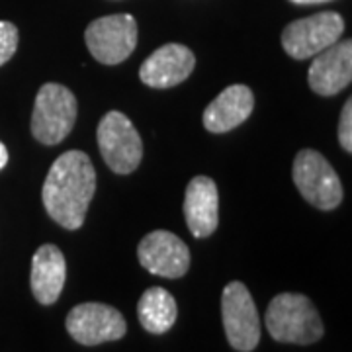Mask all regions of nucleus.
Masks as SVG:
<instances>
[{
    "label": "nucleus",
    "mask_w": 352,
    "mask_h": 352,
    "mask_svg": "<svg viewBox=\"0 0 352 352\" xmlns=\"http://www.w3.org/2000/svg\"><path fill=\"white\" fill-rule=\"evenodd\" d=\"M96 192V170L87 153L71 151L57 157L45 176L41 200L50 217L69 231L80 229Z\"/></svg>",
    "instance_id": "1"
},
{
    "label": "nucleus",
    "mask_w": 352,
    "mask_h": 352,
    "mask_svg": "<svg viewBox=\"0 0 352 352\" xmlns=\"http://www.w3.org/2000/svg\"><path fill=\"white\" fill-rule=\"evenodd\" d=\"M266 329L276 342L314 344L323 337V321L303 294H278L266 309Z\"/></svg>",
    "instance_id": "2"
},
{
    "label": "nucleus",
    "mask_w": 352,
    "mask_h": 352,
    "mask_svg": "<svg viewBox=\"0 0 352 352\" xmlns=\"http://www.w3.org/2000/svg\"><path fill=\"white\" fill-rule=\"evenodd\" d=\"M76 122L75 94L63 85L45 82L38 90L32 112V135L41 145H59Z\"/></svg>",
    "instance_id": "3"
},
{
    "label": "nucleus",
    "mask_w": 352,
    "mask_h": 352,
    "mask_svg": "<svg viewBox=\"0 0 352 352\" xmlns=\"http://www.w3.org/2000/svg\"><path fill=\"white\" fill-rule=\"evenodd\" d=\"M292 178L303 200L317 210L333 212L342 201V184L337 170L319 151L302 149L294 159Z\"/></svg>",
    "instance_id": "4"
},
{
    "label": "nucleus",
    "mask_w": 352,
    "mask_h": 352,
    "mask_svg": "<svg viewBox=\"0 0 352 352\" xmlns=\"http://www.w3.org/2000/svg\"><path fill=\"white\" fill-rule=\"evenodd\" d=\"M104 163L116 175H131L143 159V143L131 120L122 112H108L96 131Z\"/></svg>",
    "instance_id": "5"
},
{
    "label": "nucleus",
    "mask_w": 352,
    "mask_h": 352,
    "mask_svg": "<svg viewBox=\"0 0 352 352\" xmlns=\"http://www.w3.org/2000/svg\"><path fill=\"white\" fill-rule=\"evenodd\" d=\"M85 41L98 63H124L138 47V22L131 14L104 16L88 24Z\"/></svg>",
    "instance_id": "6"
},
{
    "label": "nucleus",
    "mask_w": 352,
    "mask_h": 352,
    "mask_svg": "<svg viewBox=\"0 0 352 352\" xmlns=\"http://www.w3.org/2000/svg\"><path fill=\"white\" fill-rule=\"evenodd\" d=\"M344 34V20L337 12H319L284 28L280 41L292 59H311L337 43Z\"/></svg>",
    "instance_id": "7"
},
{
    "label": "nucleus",
    "mask_w": 352,
    "mask_h": 352,
    "mask_svg": "<svg viewBox=\"0 0 352 352\" xmlns=\"http://www.w3.org/2000/svg\"><path fill=\"white\" fill-rule=\"evenodd\" d=\"M221 317L229 344L239 352H252L261 340V317L251 292L243 282H229L221 296Z\"/></svg>",
    "instance_id": "8"
},
{
    "label": "nucleus",
    "mask_w": 352,
    "mask_h": 352,
    "mask_svg": "<svg viewBox=\"0 0 352 352\" xmlns=\"http://www.w3.org/2000/svg\"><path fill=\"white\" fill-rule=\"evenodd\" d=\"M65 327L78 344L96 346L102 342H112L126 337L127 323L124 315L112 305L88 302L80 303L69 311Z\"/></svg>",
    "instance_id": "9"
},
{
    "label": "nucleus",
    "mask_w": 352,
    "mask_h": 352,
    "mask_svg": "<svg viewBox=\"0 0 352 352\" xmlns=\"http://www.w3.org/2000/svg\"><path fill=\"white\" fill-rule=\"evenodd\" d=\"M139 264L161 278H182L190 268V251L178 235L157 229L145 235L138 247Z\"/></svg>",
    "instance_id": "10"
},
{
    "label": "nucleus",
    "mask_w": 352,
    "mask_h": 352,
    "mask_svg": "<svg viewBox=\"0 0 352 352\" xmlns=\"http://www.w3.org/2000/svg\"><path fill=\"white\" fill-rule=\"evenodd\" d=\"M352 80V41H337L317 53L307 71L309 88L319 96H335Z\"/></svg>",
    "instance_id": "11"
},
{
    "label": "nucleus",
    "mask_w": 352,
    "mask_h": 352,
    "mask_svg": "<svg viewBox=\"0 0 352 352\" xmlns=\"http://www.w3.org/2000/svg\"><path fill=\"white\" fill-rule=\"evenodd\" d=\"M196 67L194 53L180 43H166L141 63L139 78L151 88H173L184 82Z\"/></svg>",
    "instance_id": "12"
},
{
    "label": "nucleus",
    "mask_w": 352,
    "mask_h": 352,
    "mask_svg": "<svg viewBox=\"0 0 352 352\" xmlns=\"http://www.w3.org/2000/svg\"><path fill=\"white\" fill-rule=\"evenodd\" d=\"M184 219L196 239L210 237L219 223V192L210 176H194L184 194Z\"/></svg>",
    "instance_id": "13"
},
{
    "label": "nucleus",
    "mask_w": 352,
    "mask_h": 352,
    "mask_svg": "<svg viewBox=\"0 0 352 352\" xmlns=\"http://www.w3.org/2000/svg\"><path fill=\"white\" fill-rule=\"evenodd\" d=\"M254 94L247 85H231L204 110L201 124L212 133H227L251 118Z\"/></svg>",
    "instance_id": "14"
},
{
    "label": "nucleus",
    "mask_w": 352,
    "mask_h": 352,
    "mask_svg": "<svg viewBox=\"0 0 352 352\" xmlns=\"http://www.w3.org/2000/svg\"><path fill=\"white\" fill-rule=\"evenodd\" d=\"M67 280V263L65 254L57 245H41L34 258L30 270V286L32 294L41 305H53L59 300Z\"/></svg>",
    "instance_id": "15"
},
{
    "label": "nucleus",
    "mask_w": 352,
    "mask_h": 352,
    "mask_svg": "<svg viewBox=\"0 0 352 352\" xmlns=\"http://www.w3.org/2000/svg\"><path fill=\"white\" fill-rule=\"evenodd\" d=\"M138 317L141 327L153 335H163L170 331L178 317L176 300L168 289L161 286H153L145 289V294L139 298Z\"/></svg>",
    "instance_id": "16"
},
{
    "label": "nucleus",
    "mask_w": 352,
    "mask_h": 352,
    "mask_svg": "<svg viewBox=\"0 0 352 352\" xmlns=\"http://www.w3.org/2000/svg\"><path fill=\"white\" fill-rule=\"evenodd\" d=\"M18 50V28L12 22L0 20V67L8 63Z\"/></svg>",
    "instance_id": "17"
},
{
    "label": "nucleus",
    "mask_w": 352,
    "mask_h": 352,
    "mask_svg": "<svg viewBox=\"0 0 352 352\" xmlns=\"http://www.w3.org/2000/svg\"><path fill=\"white\" fill-rule=\"evenodd\" d=\"M339 143L346 153H352V100L344 102L339 120Z\"/></svg>",
    "instance_id": "18"
},
{
    "label": "nucleus",
    "mask_w": 352,
    "mask_h": 352,
    "mask_svg": "<svg viewBox=\"0 0 352 352\" xmlns=\"http://www.w3.org/2000/svg\"><path fill=\"white\" fill-rule=\"evenodd\" d=\"M6 163H8V149H6V145L0 141V170L6 166Z\"/></svg>",
    "instance_id": "19"
},
{
    "label": "nucleus",
    "mask_w": 352,
    "mask_h": 352,
    "mask_svg": "<svg viewBox=\"0 0 352 352\" xmlns=\"http://www.w3.org/2000/svg\"><path fill=\"white\" fill-rule=\"evenodd\" d=\"M294 4H319V2H329V0H289Z\"/></svg>",
    "instance_id": "20"
}]
</instances>
